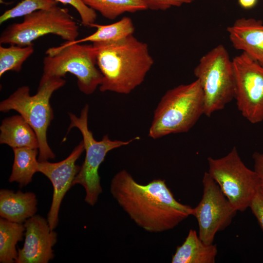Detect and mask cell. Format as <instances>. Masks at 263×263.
I'll list each match as a JSON object with an SVG mask.
<instances>
[{
    "mask_svg": "<svg viewBox=\"0 0 263 263\" xmlns=\"http://www.w3.org/2000/svg\"><path fill=\"white\" fill-rule=\"evenodd\" d=\"M110 192L130 219L149 232L172 229L192 214L193 208L177 201L161 179L141 185L123 169L112 179Z\"/></svg>",
    "mask_w": 263,
    "mask_h": 263,
    "instance_id": "obj_1",
    "label": "cell"
},
{
    "mask_svg": "<svg viewBox=\"0 0 263 263\" xmlns=\"http://www.w3.org/2000/svg\"><path fill=\"white\" fill-rule=\"evenodd\" d=\"M103 78L102 92L128 94L144 81L154 61L148 44L133 35L115 42L93 43Z\"/></svg>",
    "mask_w": 263,
    "mask_h": 263,
    "instance_id": "obj_2",
    "label": "cell"
},
{
    "mask_svg": "<svg viewBox=\"0 0 263 263\" xmlns=\"http://www.w3.org/2000/svg\"><path fill=\"white\" fill-rule=\"evenodd\" d=\"M204 114V95L199 81L168 90L156 107L148 135L156 139L188 132Z\"/></svg>",
    "mask_w": 263,
    "mask_h": 263,
    "instance_id": "obj_3",
    "label": "cell"
},
{
    "mask_svg": "<svg viewBox=\"0 0 263 263\" xmlns=\"http://www.w3.org/2000/svg\"><path fill=\"white\" fill-rule=\"evenodd\" d=\"M65 83L63 78L41 77L35 94L31 95L29 87L22 86L0 103V112L17 111L34 130L39 143V162L55 157L47 139V129L54 118L50 100L53 93Z\"/></svg>",
    "mask_w": 263,
    "mask_h": 263,
    "instance_id": "obj_4",
    "label": "cell"
},
{
    "mask_svg": "<svg viewBox=\"0 0 263 263\" xmlns=\"http://www.w3.org/2000/svg\"><path fill=\"white\" fill-rule=\"evenodd\" d=\"M43 59L42 77H65L71 73L77 78L79 90L85 94H93L100 85L103 76L96 67L93 44L76 43L49 48Z\"/></svg>",
    "mask_w": 263,
    "mask_h": 263,
    "instance_id": "obj_5",
    "label": "cell"
},
{
    "mask_svg": "<svg viewBox=\"0 0 263 263\" xmlns=\"http://www.w3.org/2000/svg\"><path fill=\"white\" fill-rule=\"evenodd\" d=\"M204 95V114L210 117L223 109L235 96L232 60L220 44L202 56L194 69Z\"/></svg>",
    "mask_w": 263,
    "mask_h": 263,
    "instance_id": "obj_6",
    "label": "cell"
},
{
    "mask_svg": "<svg viewBox=\"0 0 263 263\" xmlns=\"http://www.w3.org/2000/svg\"><path fill=\"white\" fill-rule=\"evenodd\" d=\"M89 109V105L86 104L82 109L79 117L71 113H68L70 124L68 132L73 128H76L79 130L83 137L85 151L84 161L73 181V186L76 184L83 186L86 191L85 201L94 206L102 191L98 169L107 154L114 149L126 146L134 140L139 139V137H136L128 141L111 140L106 134L101 140H95L88 128Z\"/></svg>",
    "mask_w": 263,
    "mask_h": 263,
    "instance_id": "obj_7",
    "label": "cell"
},
{
    "mask_svg": "<svg viewBox=\"0 0 263 263\" xmlns=\"http://www.w3.org/2000/svg\"><path fill=\"white\" fill-rule=\"evenodd\" d=\"M47 34L58 36L66 41L76 39L79 27L67 8L56 5L23 17L21 22L11 24L2 32L0 44L30 45Z\"/></svg>",
    "mask_w": 263,
    "mask_h": 263,
    "instance_id": "obj_8",
    "label": "cell"
},
{
    "mask_svg": "<svg viewBox=\"0 0 263 263\" xmlns=\"http://www.w3.org/2000/svg\"><path fill=\"white\" fill-rule=\"evenodd\" d=\"M207 172L219 186L233 207L243 212L249 207L254 196L261 188L260 179L248 168L234 147L226 155L207 158Z\"/></svg>",
    "mask_w": 263,
    "mask_h": 263,
    "instance_id": "obj_9",
    "label": "cell"
},
{
    "mask_svg": "<svg viewBox=\"0 0 263 263\" xmlns=\"http://www.w3.org/2000/svg\"><path fill=\"white\" fill-rule=\"evenodd\" d=\"M238 110L252 124L263 120V66L244 53L232 59Z\"/></svg>",
    "mask_w": 263,
    "mask_h": 263,
    "instance_id": "obj_10",
    "label": "cell"
},
{
    "mask_svg": "<svg viewBox=\"0 0 263 263\" xmlns=\"http://www.w3.org/2000/svg\"><path fill=\"white\" fill-rule=\"evenodd\" d=\"M202 199L192 215L198 222L199 237L206 244H213L216 234L231 223L237 211L207 172L204 173Z\"/></svg>",
    "mask_w": 263,
    "mask_h": 263,
    "instance_id": "obj_11",
    "label": "cell"
},
{
    "mask_svg": "<svg viewBox=\"0 0 263 263\" xmlns=\"http://www.w3.org/2000/svg\"><path fill=\"white\" fill-rule=\"evenodd\" d=\"M84 150L82 140L66 158L60 162L38 161V172L42 173L51 181L53 188L52 202L47 215L51 230H54L58 225L62 201L73 186V181L79 172L80 167L76 164V161Z\"/></svg>",
    "mask_w": 263,
    "mask_h": 263,
    "instance_id": "obj_12",
    "label": "cell"
},
{
    "mask_svg": "<svg viewBox=\"0 0 263 263\" xmlns=\"http://www.w3.org/2000/svg\"><path fill=\"white\" fill-rule=\"evenodd\" d=\"M25 241L18 249L16 263H47L54 257L53 247L57 234L51 230L47 219L35 215L25 221Z\"/></svg>",
    "mask_w": 263,
    "mask_h": 263,
    "instance_id": "obj_13",
    "label": "cell"
},
{
    "mask_svg": "<svg viewBox=\"0 0 263 263\" xmlns=\"http://www.w3.org/2000/svg\"><path fill=\"white\" fill-rule=\"evenodd\" d=\"M232 46L263 66V23L253 18H241L226 28Z\"/></svg>",
    "mask_w": 263,
    "mask_h": 263,
    "instance_id": "obj_14",
    "label": "cell"
},
{
    "mask_svg": "<svg viewBox=\"0 0 263 263\" xmlns=\"http://www.w3.org/2000/svg\"><path fill=\"white\" fill-rule=\"evenodd\" d=\"M37 199L32 192L0 190V216L9 221L23 224L37 211Z\"/></svg>",
    "mask_w": 263,
    "mask_h": 263,
    "instance_id": "obj_15",
    "label": "cell"
},
{
    "mask_svg": "<svg viewBox=\"0 0 263 263\" xmlns=\"http://www.w3.org/2000/svg\"><path fill=\"white\" fill-rule=\"evenodd\" d=\"M0 130V144L7 145L12 149L39 148L36 132L20 114L4 118Z\"/></svg>",
    "mask_w": 263,
    "mask_h": 263,
    "instance_id": "obj_16",
    "label": "cell"
},
{
    "mask_svg": "<svg viewBox=\"0 0 263 263\" xmlns=\"http://www.w3.org/2000/svg\"><path fill=\"white\" fill-rule=\"evenodd\" d=\"M218 253L213 244H207L199 238L196 230L190 229L184 243L176 248L172 263H214Z\"/></svg>",
    "mask_w": 263,
    "mask_h": 263,
    "instance_id": "obj_17",
    "label": "cell"
},
{
    "mask_svg": "<svg viewBox=\"0 0 263 263\" xmlns=\"http://www.w3.org/2000/svg\"><path fill=\"white\" fill-rule=\"evenodd\" d=\"M90 27L96 28V31L84 38L72 41H65L63 43L70 45L89 41L93 43L115 42L132 35L135 30L132 19L128 17H124L119 21L108 25L94 23L91 25Z\"/></svg>",
    "mask_w": 263,
    "mask_h": 263,
    "instance_id": "obj_18",
    "label": "cell"
},
{
    "mask_svg": "<svg viewBox=\"0 0 263 263\" xmlns=\"http://www.w3.org/2000/svg\"><path fill=\"white\" fill-rule=\"evenodd\" d=\"M13 150L14 158L9 181L16 182L20 188H23L32 182L34 174L38 172L37 157L39 151L30 148H17Z\"/></svg>",
    "mask_w": 263,
    "mask_h": 263,
    "instance_id": "obj_19",
    "label": "cell"
},
{
    "mask_svg": "<svg viewBox=\"0 0 263 263\" xmlns=\"http://www.w3.org/2000/svg\"><path fill=\"white\" fill-rule=\"evenodd\" d=\"M24 224L0 219V263H16L18 256L16 245L23 240Z\"/></svg>",
    "mask_w": 263,
    "mask_h": 263,
    "instance_id": "obj_20",
    "label": "cell"
},
{
    "mask_svg": "<svg viewBox=\"0 0 263 263\" xmlns=\"http://www.w3.org/2000/svg\"><path fill=\"white\" fill-rule=\"evenodd\" d=\"M104 18L114 19L123 14L148 9L145 0H82Z\"/></svg>",
    "mask_w": 263,
    "mask_h": 263,
    "instance_id": "obj_21",
    "label": "cell"
},
{
    "mask_svg": "<svg viewBox=\"0 0 263 263\" xmlns=\"http://www.w3.org/2000/svg\"><path fill=\"white\" fill-rule=\"evenodd\" d=\"M34 45L21 46L11 44L9 47L0 45V77L11 71L19 72L23 63L34 53Z\"/></svg>",
    "mask_w": 263,
    "mask_h": 263,
    "instance_id": "obj_22",
    "label": "cell"
},
{
    "mask_svg": "<svg viewBox=\"0 0 263 263\" xmlns=\"http://www.w3.org/2000/svg\"><path fill=\"white\" fill-rule=\"evenodd\" d=\"M55 0H22L6 10L0 16V24L17 18L24 17L36 11L48 9L57 5Z\"/></svg>",
    "mask_w": 263,
    "mask_h": 263,
    "instance_id": "obj_23",
    "label": "cell"
},
{
    "mask_svg": "<svg viewBox=\"0 0 263 263\" xmlns=\"http://www.w3.org/2000/svg\"><path fill=\"white\" fill-rule=\"evenodd\" d=\"M55 0L64 4H69L74 7L78 13L83 26L90 27L91 24L95 23L97 18L95 11L87 6L82 0Z\"/></svg>",
    "mask_w": 263,
    "mask_h": 263,
    "instance_id": "obj_24",
    "label": "cell"
},
{
    "mask_svg": "<svg viewBox=\"0 0 263 263\" xmlns=\"http://www.w3.org/2000/svg\"><path fill=\"white\" fill-rule=\"evenodd\" d=\"M148 9L153 10H166L172 7H180L189 4L194 0H145Z\"/></svg>",
    "mask_w": 263,
    "mask_h": 263,
    "instance_id": "obj_25",
    "label": "cell"
},
{
    "mask_svg": "<svg viewBox=\"0 0 263 263\" xmlns=\"http://www.w3.org/2000/svg\"><path fill=\"white\" fill-rule=\"evenodd\" d=\"M251 211L256 217L258 222L263 231V188H261L249 206Z\"/></svg>",
    "mask_w": 263,
    "mask_h": 263,
    "instance_id": "obj_26",
    "label": "cell"
},
{
    "mask_svg": "<svg viewBox=\"0 0 263 263\" xmlns=\"http://www.w3.org/2000/svg\"><path fill=\"white\" fill-rule=\"evenodd\" d=\"M254 162V171L260 181L261 188H263V153L255 152L253 154Z\"/></svg>",
    "mask_w": 263,
    "mask_h": 263,
    "instance_id": "obj_27",
    "label": "cell"
},
{
    "mask_svg": "<svg viewBox=\"0 0 263 263\" xmlns=\"http://www.w3.org/2000/svg\"><path fill=\"white\" fill-rule=\"evenodd\" d=\"M257 0H238L240 5L245 9H249L254 6Z\"/></svg>",
    "mask_w": 263,
    "mask_h": 263,
    "instance_id": "obj_28",
    "label": "cell"
},
{
    "mask_svg": "<svg viewBox=\"0 0 263 263\" xmlns=\"http://www.w3.org/2000/svg\"><path fill=\"white\" fill-rule=\"evenodd\" d=\"M0 3L1 4L6 3L3 0H0Z\"/></svg>",
    "mask_w": 263,
    "mask_h": 263,
    "instance_id": "obj_29",
    "label": "cell"
}]
</instances>
